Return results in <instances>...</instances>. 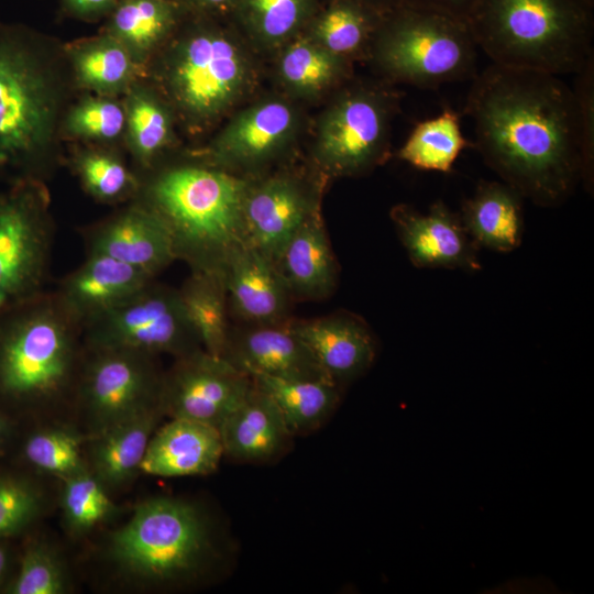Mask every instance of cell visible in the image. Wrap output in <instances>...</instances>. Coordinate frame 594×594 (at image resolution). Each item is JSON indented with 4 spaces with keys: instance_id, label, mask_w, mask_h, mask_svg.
<instances>
[{
    "instance_id": "28",
    "label": "cell",
    "mask_w": 594,
    "mask_h": 594,
    "mask_svg": "<svg viewBox=\"0 0 594 594\" xmlns=\"http://www.w3.org/2000/svg\"><path fill=\"white\" fill-rule=\"evenodd\" d=\"M178 292L202 350L223 358L230 332L223 272L191 271Z\"/></svg>"
},
{
    "instance_id": "35",
    "label": "cell",
    "mask_w": 594,
    "mask_h": 594,
    "mask_svg": "<svg viewBox=\"0 0 594 594\" xmlns=\"http://www.w3.org/2000/svg\"><path fill=\"white\" fill-rule=\"evenodd\" d=\"M345 59L312 38H301L283 52L278 69L282 80L294 91L315 95L327 89L344 73Z\"/></svg>"
},
{
    "instance_id": "9",
    "label": "cell",
    "mask_w": 594,
    "mask_h": 594,
    "mask_svg": "<svg viewBox=\"0 0 594 594\" xmlns=\"http://www.w3.org/2000/svg\"><path fill=\"white\" fill-rule=\"evenodd\" d=\"M249 67L241 48L227 35L200 31L179 41L164 69L166 87L180 110L195 120L223 112L242 92Z\"/></svg>"
},
{
    "instance_id": "19",
    "label": "cell",
    "mask_w": 594,
    "mask_h": 594,
    "mask_svg": "<svg viewBox=\"0 0 594 594\" xmlns=\"http://www.w3.org/2000/svg\"><path fill=\"white\" fill-rule=\"evenodd\" d=\"M228 302L248 324L289 321L293 298L275 263L244 242L234 248L223 266Z\"/></svg>"
},
{
    "instance_id": "46",
    "label": "cell",
    "mask_w": 594,
    "mask_h": 594,
    "mask_svg": "<svg viewBox=\"0 0 594 594\" xmlns=\"http://www.w3.org/2000/svg\"><path fill=\"white\" fill-rule=\"evenodd\" d=\"M12 433L10 416L0 409V453L7 447Z\"/></svg>"
},
{
    "instance_id": "38",
    "label": "cell",
    "mask_w": 594,
    "mask_h": 594,
    "mask_svg": "<svg viewBox=\"0 0 594 594\" xmlns=\"http://www.w3.org/2000/svg\"><path fill=\"white\" fill-rule=\"evenodd\" d=\"M311 0H239L240 15L261 42L279 44L289 38L304 23Z\"/></svg>"
},
{
    "instance_id": "23",
    "label": "cell",
    "mask_w": 594,
    "mask_h": 594,
    "mask_svg": "<svg viewBox=\"0 0 594 594\" xmlns=\"http://www.w3.org/2000/svg\"><path fill=\"white\" fill-rule=\"evenodd\" d=\"M223 452L235 460L262 461L277 455L290 437L274 400L254 383L246 398L219 425Z\"/></svg>"
},
{
    "instance_id": "5",
    "label": "cell",
    "mask_w": 594,
    "mask_h": 594,
    "mask_svg": "<svg viewBox=\"0 0 594 594\" xmlns=\"http://www.w3.org/2000/svg\"><path fill=\"white\" fill-rule=\"evenodd\" d=\"M47 47L20 25L0 24V177L42 179L62 107Z\"/></svg>"
},
{
    "instance_id": "26",
    "label": "cell",
    "mask_w": 594,
    "mask_h": 594,
    "mask_svg": "<svg viewBox=\"0 0 594 594\" xmlns=\"http://www.w3.org/2000/svg\"><path fill=\"white\" fill-rule=\"evenodd\" d=\"M164 415L161 406L154 407L92 436L90 471L108 490L128 484L140 472L150 439Z\"/></svg>"
},
{
    "instance_id": "14",
    "label": "cell",
    "mask_w": 594,
    "mask_h": 594,
    "mask_svg": "<svg viewBox=\"0 0 594 594\" xmlns=\"http://www.w3.org/2000/svg\"><path fill=\"white\" fill-rule=\"evenodd\" d=\"M391 218L411 264L418 268H461L480 271V246L466 232L460 213L442 200L427 212L409 205H397Z\"/></svg>"
},
{
    "instance_id": "13",
    "label": "cell",
    "mask_w": 594,
    "mask_h": 594,
    "mask_svg": "<svg viewBox=\"0 0 594 594\" xmlns=\"http://www.w3.org/2000/svg\"><path fill=\"white\" fill-rule=\"evenodd\" d=\"M253 387L250 375L200 349L176 358L163 374L161 404L170 418L219 427Z\"/></svg>"
},
{
    "instance_id": "18",
    "label": "cell",
    "mask_w": 594,
    "mask_h": 594,
    "mask_svg": "<svg viewBox=\"0 0 594 594\" xmlns=\"http://www.w3.org/2000/svg\"><path fill=\"white\" fill-rule=\"evenodd\" d=\"M153 279L147 273L106 254L86 253L85 261L64 276L54 293L84 330Z\"/></svg>"
},
{
    "instance_id": "25",
    "label": "cell",
    "mask_w": 594,
    "mask_h": 594,
    "mask_svg": "<svg viewBox=\"0 0 594 594\" xmlns=\"http://www.w3.org/2000/svg\"><path fill=\"white\" fill-rule=\"evenodd\" d=\"M524 197L504 182H480L464 200L462 223L480 246L508 253L520 246L524 234Z\"/></svg>"
},
{
    "instance_id": "10",
    "label": "cell",
    "mask_w": 594,
    "mask_h": 594,
    "mask_svg": "<svg viewBox=\"0 0 594 594\" xmlns=\"http://www.w3.org/2000/svg\"><path fill=\"white\" fill-rule=\"evenodd\" d=\"M87 348H118L174 359L202 349L178 288L153 279L84 329Z\"/></svg>"
},
{
    "instance_id": "41",
    "label": "cell",
    "mask_w": 594,
    "mask_h": 594,
    "mask_svg": "<svg viewBox=\"0 0 594 594\" xmlns=\"http://www.w3.org/2000/svg\"><path fill=\"white\" fill-rule=\"evenodd\" d=\"M40 487L20 474H0V540L28 528L43 507Z\"/></svg>"
},
{
    "instance_id": "34",
    "label": "cell",
    "mask_w": 594,
    "mask_h": 594,
    "mask_svg": "<svg viewBox=\"0 0 594 594\" xmlns=\"http://www.w3.org/2000/svg\"><path fill=\"white\" fill-rule=\"evenodd\" d=\"M73 170L82 188L103 204L134 200L141 189V179L113 153L84 150L72 160Z\"/></svg>"
},
{
    "instance_id": "32",
    "label": "cell",
    "mask_w": 594,
    "mask_h": 594,
    "mask_svg": "<svg viewBox=\"0 0 594 594\" xmlns=\"http://www.w3.org/2000/svg\"><path fill=\"white\" fill-rule=\"evenodd\" d=\"M381 21L372 6L356 0H339L318 18L312 40L345 59L364 51L367 44L371 47Z\"/></svg>"
},
{
    "instance_id": "49",
    "label": "cell",
    "mask_w": 594,
    "mask_h": 594,
    "mask_svg": "<svg viewBox=\"0 0 594 594\" xmlns=\"http://www.w3.org/2000/svg\"><path fill=\"white\" fill-rule=\"evenodd\" d=\"M583 1H585L587 4L593 7L594 0H583Z\"/></svg>"
},
{
    "instance_id": "39",
    "label": "cell",
    "mask_w": 594,
    "mask_h": 594,
    "mask_svg": "<svg viewBox=\"0 0 594 594\" xmlns=\"http://www.w3.org/2000/svg\"><path fill=\"white\" fill-rule=\"evenodd\" d=\"M63 128L76 139L113 141L125 129V108L109 96L87 97L69 110Z\"/></svg>"
},
{
    "instance_id": "33",
    "label": "cell",
    "mask_w": 594,
    "mask_h": 594,
    "mask_svg": "<svg viewBox=\"0 0 594 594\" xmlns=\"http://www.w3.org/2000/svg\"><path fill=\"white\" fill-rule=\"evenodd\" d=\"M125 129L129 146L143 168H151L172 138L170 114L151 91L134 85L129 91Z\"/></svg>"
},
{
    "instance_id": "2",
    "label": "cell",
    "mask_w": 594,
    "mask_h": 594,
    "mask_svg": "<svg viewBox=\"0 0 594 594\" xmlns=\"http://www.w3.org/2000/svg\"><path fill=\"white\" fill-rule=\"evenodd\" d=\"M86 355L82 327L53 292L0 315V409L30 414L74 398Z\"/></svg>"
},
{
    "instance_id": "21",
    "label": "cell",
    "mask_w": 594,
    "mask_h": 594,
    "mask_svg": "<svg viewBox=\"0 0 594 594\" xmlns=\"http://www.w3.org/2000/svg\"><path fill=\"white\" fill-rule=\"evenodd\" d=\"M296 116L280 100H268L240 112L211 145V158L223 166L260 164L284 147L294 133Z\"/></svg>"
},
{
    "instance_id": "1",
    "label": "cell",
    "mask_w": 594,
    "mask_h": 594,
    "mask_svg": "<svg viewBox=\"0 0 594 594\" xmlns=\"http://www.w3.org/2000/svg\"><path fill=\"white\" fill-rule=\"evenodd\" d=\"M464 110L485 163L524 198L556 207L582 182L579 103L560 76L492 63Z\"/></svg>"
},
{
    "instance_id": "16",
    "label": "cell",
    "mask_w": 594,
    "mask_h": 594,
    "mask_svg": "<svg viewBox=\"0 0 594 594\" xmlns=\"http://www.w3.org/2000/svg\"><path fill=\"white\" fill-rule=\"evenodd\" d=\"M289 321L230 328L223 359L250 376L333 382Z\"/></svg>"
},
{
    "instance_id": "45",
    "label": "cell",
    "mask_w": 594,
    "mask_h": 594,
    "mask_svg": "<svg viewBox=\"0 0 594 594\" xmlns=\"http://www.w3.org/2000/svg\"><path fill=\"white\" fill-rule=\"evenodd\" d=\"M11 554L8 546V539L0 540V588L7 583V576L10 570Z\"/></svg>"
},
{
    "instance_id": "27",
    "label": "cell",
    "mask_w": 594,
    "mask_h": 594,
    "mask_svg": "<svg viewBox=\"0 0 594 594\" xmlns=\"http://www.w3.org/2000/svg\"><path fill=\"white\" fill-rule=\"evenodd\" d=\"M66 53L76 82L100 96L128 92L140 75L141 65L109 33L73 43Z\"/></svg>"
},
{
    "instance_id": "44",
    "label": "cell",
    "mask_w": 594,
    "mask_h": 594,
    "mask_svg": "<svg viewBox=\"0 0 594 594\" xmlns=\"http://www.w3.org/2000/svg\"><path fill=\"white\" fill-rule=\"evenodd\" d=\"M74 12L91 15L110 9L116 0H63Z\"/></svg>"
},
{
    "instance_id": "15",
    "label": "cell",
    "mask_w": 594,
    "mask_h": 594,
    "mask_svg": "<svg viewBox=\"0 0 594 594\" xmlns=\"http://www.w3.org/2000/svg\"><path fill=\"white\" fill-rule=\"evenodd\" d=\"M86 253H101L156 277L177 261L163 220L138 199L82 230Z\"/></svg>"
},
{
    "instance_id": "11",
    "label": "cell",
    "mask_w": 594,
    "mask_h": 594,
    "mask_svg": "<svg viewBox=\"0 0 594 594\" xmlns=\"http://www.w3.org/2000/svg\"><path fill=\"white\" fill-rule=\"evenodd\" d=\"M155 358L118 348H87L76 402L92 436L154 407H162L163 374Z\"/></svg>"
},
{
    "instance_id": "6",
    "label": "cell",
    "mask_w": 594,
    "mask_h": 594,
    "mask_svg": "<svg viewBox=\"0 0 594 594\" xmlns=\"http://www.w3.org/2000/svg\"><path fill=\"white\" fill-rule=\"evenodd\" d=\"M211 549L205 518L190 503L153 497L140 503L109 538L107 554L125 578L163 585L196 574Z\"/></svg>"
},
{
    "instance_id": "4",
    "label": "cell",
    "mask_w": 594,
    "mask_h": 594,
    "mask_svg": "<svg viewBox=\"0 0 594 594\" xmlns=\"http://www.w3.org/2000/svg\"><path fill=\"white\" fill-rule=\"evenodd\" d=\"M464 22L503 67L575 75L594 58L592 6L583 0H477Z\"/></svg>"
},
{
    "instance_id": "42",
    "label": "cell",
    "mask_w": 594,
    "mask_h": 594,
    "mask_svg": "<svg viewBox=\"0 0 594 594\" xmlns=\"http://www.w3.org/2000/svg\"><path fill=\"white\" fill-rule=\"evenodd\" d=\"M575 75L576 81L573 90L580 111L583 158L582 183L587 190H592L594 170V58Z\"/></svg>"
},
{
    "instance_id": "37",
    "label": "cell",
    "mask_w": 594,
    "mask_h": 594,
    "mask_svg": "<svg viewBox=\"0 0 594 594\" xmlns=\"http://www.w3.org/2000/svg\"><path fill=\"white\" fill-rule=\"evenodd\" d=\"M81 443L82 437L66 428L42 429L25 439L22 455L32 468L65 479L88 469Z\"/></svg>"
},
{
    "instance_id": "8",
    "label": "cell",
    "mask_w": 594,
    "mask_h": 594,
    "mask_svg": "<svg viewBox=\"0 0 594 594\" xmlns=\"http://www.w3.org/2000/svg\"><path fill=\"white\" fill-rule=\"evenodd\" d=\"M42 179L0 190V315L45 292L55 226Z\"/></svg>"
},
{
    "instance_id": "40",
    "label": "cell",
    "mask_w": 594,
    "mask_h": 594,
    "mask_svg": "<svg viewBox=\"0 0 594 594\" xmlns=\"http://www.w3.org/2000/svg\"><path fill=\"white\" fill-rule=\"evenodd\" d=\"M66 576L57 557L42 543H30L23 551L19 566L3 586L7 594H62L66 592Z\"/></svg>"
},
{
    "instance_id": "24",
    "label": "cell",
    "mask_w": 594,
    "mask_h": 594,
    "mask_svg": "<svg viewBox=\"0 0 594 594\" xmlns=\"http://www.w3.org/2000/svg\"><path fill=\"white\" fill-rule=\"evenodd\" d=\"M276 267L293 297L322 299L332 294L338 266L317 211L288 240Z\"/></svg>"
},
{
    "instance_id": "48",
    "label": "cell",
    "mask_w": 594,
    "mask_h": 594,
    "mask_svg": "<svg viewBox=\"0 0 594 594\" xmlns=\"http://www.w3.org/2000/svg\"><path fill=\"white\" fill-rule=\"evenodd\" d=\"M356 1L363 2V3L369 4V6H372L373 1H375V0H356Z\"/></svg>"
},
{
    "instance_id": "31",
    "label": "cell",
    "mask_w": 594,
    "mask_h": 594,
    "mask_svg": "<svg viewBox=\"0 0 594 594\" xmlns=\"http://www.w3.org/2000/svg\"><path fill=\"white\" fill-rule=\"evenodd\" d=\"M175 9L165 0H124L116 9L109 31L142 66L169 33Z\"/></svg>"
},
{
    "instance_id": "22",
    "label": "cell",
    "mask_w": 594,
    "mask_h": 594,
    "mask_svg": "<svg viewBox=\"0 0 594 594\" xmlns=\"http://www.w3.org/2000/svg\"><path fill=\"white\" fill-rule=\"evenodd\" d=\"M223 454L217 427L172 418L152 435L140 472L161 477L206 475L218 468Z\"/></svg>"
},
{
    "instance_id": "12",
    "label": "cell",
    "mask_w": 594,
    "mask_h": 594,
    "mask_svg": "<svg viewBox=\"0 0 594 594\" xmlns=\"http://www.w3.org/2000/svg\"><path fill=\"white\" fill-rule=\"evenodd\" d=\"M393 98L374 88L346 91L321 120L316 154L332 175L362 174L385 156Z\"/></svg>"
},
{
    "instance_id": "3",
    "label": "cell",
    "mask_w": 594,
    "mask_h": 594,
    "mask_svg": "<svg viewBox=\"0 0 594 594\" xmlns=\"http://www.w3.org/2000/svg\"><path fill=\"white\" fill-rule=\"evenodd\" d=\"M249 186L224 170L186 164L141 179L135 199L163 220L176 260L190 271L223 272L230 252L246 242L243 207Z\"/></svg>"
},
{
    "instance_id": "30",
    "label": "cell",
    "mask_w": 594,
    "mask_h": 594,
    "mask_svg": "<svg viewBox=\"0 0 594 594\" xmlns=\"http://www.w3.org/2000/svg\"><path fill=\"white\" fill-rule=\"evenodd\" d=\"M459 114L450 108L439 116L419 122L397 156L415 168L450 173L462 150L470 146Z\"/></svg>"
},
{
    "instance_id": "20",
    "label": "cell",
    "mask_w": 594,
    "mask_h": 594,
    "mask_svg": "<svg viewBox=\"0 0 594 594\" xmlns=\"http://www.w3.org/2000/svg\"><path fill=\"white\" fill-rule=\"evenodd\" d=\"M295 333L336 384L350 382L372 365L376 345L369 324L348 311L314 319H290Z\"/></svg>"
},
{
    "instance_id": "7",
    "label": "cell",
    "mask_w": 594,
    "mask_h": 594,
    "mask_svg": "<svg viewBox=\"0 0 594 594\" xmlns=\"http://www.w3.org/2000/svg\"><path fill=\"white\" fill-rule=\"evenodd\" d=\"M476 48L462 19L404 3L382 19L370 47L389 79L420 88L474 78Z\"/></svg>"
},
{
    "instance_id": "43",
    "label": "cell",
    "mask_w": 594,
    "mask_h": 594,
    "mask_svg": "<svg viewBox=\"0 0 594 594\" xmlns=\"http://www.w3.org/2000/svg\"><path fill=\"white\" fill-rule=\"evenodd\" d=\"M477 0H399V3L441 11L464 21Z\"/></svg>"
},
{
    "instance_id": "17",
    "label": "cell",
    "mask_w": 594,
    "mask_h": 594,
    "mask_svg": "<svg viewBox=\"0 0 594 594\" xmlns=\"http://www.w3.org/2000/svg\"><path fill=\"white\" fill-rule=\"evenodd\" d=\"M316 211L315 202L293 177L278 175L250 184L243 207L246 242L276 265L288 240Z\"/></svg>"
},
{
    "instance_id": "29",
    "label": "cell",
    "mask_w": 594,
    "mask_h": 594,
    "mask_svg": "<svg viewBox=\"0 0 594 594\" xmlns=\"http://www.w3.org/2000/svg\"><path fill=\"white\" fill-rule=\"evenodd\" d=\"M251 377L277 405L292 435L316 429L339 402V385L331 381Z\"/></svg>"
},
{
    "instance_id": "36",
    "label": "cell",
    "mask_w": 594,
    "mask_h": 594,
    "mask_svg": "<svg viewBox=\"0 0 594 594\" xmlns=\"http://www.w3.org/2000/svg\"><path fill=\"white\" fill-rule=\"evenodd\" d=\"M63 482L62 509L73 534H86L116 513L108 488L89 469L65 477Z\"/></svg>"
},
{
    "instance_id": "47",
    "label": "cell",
    "mask_w": 594,
    "mask_h": 594,
    "mask_svg": "<svg viewBox=\"0 0 594 594\" xmlns=\"http://www.w3.org/2000/svg\"><path fill=\"white\" fill-rule=\"evenodd\" d=\"M195 3L201 7L212 8L221 6L230 0H193Z\"/></svg>"
}]
</instances>
